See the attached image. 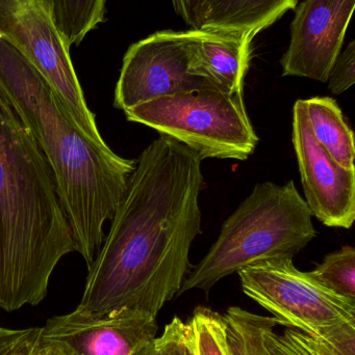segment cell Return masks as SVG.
<instances>
[{
  "label": "cell",
  "instance_id": "d6986e66",
  "mask_svg": "<svg viewBox=\"0 0 355 355\" xmlns=\"http://www.w3.org/2000/svg\"><path fill=\"white\" fill-rule=\"evenodd\" d=\"M190 323L193 329L196 355H229L224 315L198 306Z\"/></svg>",
  "mask_w": 355,
  "mask_h": 355
},
{
  "label": "cell",
  "instance_id": "44dd1931",
  "mask_svg": "<svg viewBox=\"0 0 355 355\" xmlns=\"http://www.w3.org/2000/svg\"><path fill=\"white\" fill-rule=\"evenodd\" d=\"M42 329H6L0 327V355H33L39 346Z\"/></svg>",
  "mask_w": 355,
  "mask_h": 355
},
{
  "label": "cell",
  "instance_id": "277c9868",
  "mask_svg": "<svg viewBox=\"0 0 355 355\" xmlns=\"http://www.w3.org/2000/svg\"><path fill=\"white\" fill-rule=\"evenodd\" d=\"M316 235L312 212L294 181L256 184L224 221L177 295L194 289L208 292L224 277L267 259L294 258Z\"/></svg>",
  "mask_w": 355,
  "mask_h": 355
},
{
  "label": "cell",
  "instance_id": "ba28073f",
  "mask_svg": "<svg viewBox=\"0 0 355 355\" xmlns=\"http://www.w3.org/2000/svg\"><path fill=\"white\" fill-rule=\"evenodd\" d=\"M188 31H163L133 44L123 58L114 106L140 104L201 89L206 81L190 73Z\"/></svg>",
  "mask_w": 355,
  "mask_h": 355
},
{
  "label": "cell",
  "instance_id": "9a60e30c",
  "mask_svg": "<svg viewBox=\"0 0 355 355\" xmlns=\"http://www.w3.org/2000/svg\"><path fill=\"white\" fill-rule=\"evenodd\" d=\"M269 327L263 339V355H355V323H344L321 335L289 327L276 334Z\"/></svg>",
  "mask_w": 355,
  "mask_h": 355
},
{
  "label": "cell",
  "instance_id": "7a4b0ae2",
  "mask_svg": "<svg viewBox=\"0 0 355 355\" xmlns=\"http://www.w3.org/2000/svg\"><path fill=\"white\" fill-rule=\"evenodd\" d=\"M0 94L47 160L76 252L91 266L120 204L135 160L98 146L77 126L39 71L0 37Z\"/></svg>",
  "mask_w": 355,
  "mask_h": 355
},
{
  "label": "cell",
  "instance_id": "3957f363",
  "mask_svg": "<svg viewBox=\"0 0 355 355\" xmlns=\"http://www.w3.org/2000/svg\"><path fill=\"white\" fill-rule=\"evenodd\" d=\"M73 252L51 168L0 94V309L39 304L54 269Z\"/></svg>",
  "mask_w": 355,
  "mask_h": 355
},
{
  "label": "cell",
  "instance_id": "ffe728a7",
  "mask_svg": "<svg viewBox=\"0 0 355 355\" xmlns=\"http://www.w3.org/2000/svg\"><path fill=\"white\" fill-rule=\"evenodd\" d=\"M156 341L160 355H196L193 329L190 321L183 322L175 317Z\"/></svg>",
  "mask_w": 355,
  "mask_h": 355
},
{
  "label": "cell",
  "instance_id": "603a6c76",
  "mask_svg": "<svg viewBox=\"0 0 355 355\" xmlns=\"http://www.w3.org/2000/svg\"><path fill=\"white\" fill-rule=\"evenodd\" d=\"M33 355H62L60 350L50 344H40Z\"/></svg>",
  "mask_w": 355,
  "mask_h": 355
},
{
  "label": "cell",
  "instance_id": "5bb4252c",
  "mask_svg": "<svg viewBox=\"0 0 355 355\" xmlns=\"http://www.w3.org/2000/svg\"><path fill=\"white\" fill-rule=\"evenodd\" d=\"M311 131L319 145L342 168L355 171L354 135L336 100L315 97L302 100Z\"/></svg>",
  "mask_w": 355,
  "mask_h": 355
},
{
  "label": "cell",
  "instance_id": "d4e9b609",
  "mask_svg": "<svg viewBox=\"0 0 355 355\" xmlns=\"http://www.w3.org/2000/svg\"><path fill=\"white\" fill-rule=\"evenodd\" d=\"M0 37H1V33H0Z\"/></svg>",
  "mask_w": 355,
  "mask_h": 355
},
{
  "label": "cell",
  "instance_id": "ac0fdd59",
  "mask_svg": "<svg viewBox=\"0 0 355 355\" xmlns=\"http://www.w3.org/2000/svg\"><path fill=\"white\" fill-rule=\"evenodd\" d=\"M310 275L327 289L355 300V248L345 245L331 252Z\"/></svg>",
  "mask_w": 355,
  "mask_h": 355
},
{
  "label": "cell",
  "instance_id": "9c48e42d",
  "mask_svg": "<svg viewBox=\"0 0 355 355\" xmlns=\"http://www.w3.org/2000/svg\"><path fill=\"white\" fill-rule=\"evenodd\" d=\"M292 139L313 216L327 227L350 229L355 219V171L339 166L315 139L302 100L294 104Z\"/></svg>",
  "mask_w": 355,
  "mask_h": 355
},
{
  "label": "cell",
  "instance_id": "e0dca14e",
  "mask_svg": "<svg viewBox=\"0 0 355 355\" xmlns=\"http://www.w3.org/2000/svg\"><path fill=\"white\" fill-rule=\"evenodd\" d=\"M229 355H263V339L269 327L281 324L274 317L252 314L233 306L224 315Z\"/></svg>",
  "mask_w": 355,
  "mask_h": 355
},
{
  "label": "cell",
  "instance_id": "52a82bcc",
  "mask_svg": "<svg viewBox=\"0 0 355 355\" xmlns=\"http://www.w3.org/2000/svg\"><path fill=\"white\" fill-rule=\"evenodd\" d=\"M242 289L281 325L321 335L355 323V300L327 289L310 272L296 268L292 257H275L240 270Z\"/></svg>",
  "mask_w": 355,
  "mask_h": 355
},
{
  "label": "cell",
  "instance_id": "7c38bea8",
  "mask_svg": "<svg viewBox=\"0 0 355 355\" xmlns=\"http://www.w3.org/2000/svg\"><path fill=\"white\" fill-rule=\"evenodd\" d=\"M193 31H216L254 39L274 24L297 0H171Z\"/></svg>",
  "mask_w": 355,
  "mask_h": 355
},
{
  "label": "cell",
  "instance_id": "8992f818",
  "mask_svg": "<svg viewBox=\"0 0 355 355\" xmlns=\"http://www.w3.org/2000/svg\"><path fill=\"white\" fill-rule=\"evenodd\" d=\"M0 33L45 78L81 131L98 146L102 139L88 107L70 56L47 0H0Z\"/></svg>",
  "mask_w": 355,
  "mask_h": 355
},
{
  "label": "cell",
  "instance_id": "cb8c5ba5",
  "mask_svg": "<svg viewBox=\"0 0 355 355\" xmlns=\"http://www.w3.org/2000/svg\"><path fill=\"white\" fill-rule=\"evenodd\" d=\"M133 355H160L158 354V345L156 341H152L151 343L142 347L141 349L135 352Z\"/></svg>",
  "mask_w": 355,
  "mask_h": 355
},
{
  "label": "cell",
  "instance_id": "30bf717a",
  "mask_svg": "<svg viewBox=\"0 0 355 355\" xmlns=\"http://www.w3.org/2000/svg\"><path fill=\"white\" fill-rule=\"evenodd\" d=\"M355 0H306L296 8L289 49L281 60L283 76L327 83L341 53Z\"/></svg>",
  "mask_w": 355,
  "mask_h": 355
},
{
  "label": "cell",
  "instance_id": "5b68a950",
  "mask_svg": "<svg viewBox=\"0 0 355 355\" xmlns=\"http://www.w3.org/2000/svg\"><path fill=\"white\" fill-rule=\"evenodd\" d=\"M124 114L129 122L176 139L201 160L244 162L258 143L243 95L227 93L208 83L197 91L158 98Z\"/></svg>",
  "mask_w": 355,
  "mask_h": 355
},
{
  "label": "cell",
  "instance_id": "2e32d148",
  "mask_svg": "<svg viewBox=\"0 0 355 355\" xmlns=\"http://www.w3.org/2000/svg\"><path fill=\"white\" fill-rule=\"evenodd\" d=\"M47 3L54 24L69 46L81 44L104 22L106 0H47Z\"/></svg>",
  "mask_w": 355,
  "mask_h": 355
},
{
  "label": "cell",
  "instance_id": "7402d4cb",
  "mask_svg": "<svg viewBox=\"0 0 355 355\" xmlns=\"http://www.w3.org/2000/svg\"><path fill=\"white\" fill-rule=\"evenodd\" d=\"M329 87L331 93L340 95L349 89L355 83V41L348 44L347 49L339 54L331 73Z\"/></svg>",
  "mask_w": 355,
  "mask_h": 355
},
{
  "label": "cell",
  "instance_id": "6da1fadb",
  "mask_svg": "<svg viewBox=\"0 0 355 355\" xmlns=\"http://www.w3.org/2000/svg\"><path fill=\"white\" fill-rule=\"evenodd\" d=\"M199 156L160 135L135 160L110 219L77 312L156 318L190 272V250L201 233Z\"/></svg>",
  "mask_w": 355,
  "mask_h": 355
},
{
  "label": "cell",
  "instance_id": "4fadbf2b",
  "mask_svg": "<svg viewBox=\"0 0 355 355\" xmlns=\"http://www.w3.org/2000/svg\"><path fill=\"white\" fill-rule=\"evenodd\" d=\"M188 35L190 73L227 93L243 95L252 39L193 29Z\"/></svg>",
  "mask_w": 355,
  "mask_h": 355
},
{
  "label": "cell",
  "instance_id": "8fae6325",
  "mask_svg": "<svg viewBox=\"0 0 355 355\" xmlns=\"http://www.w3.org/2000/svg\"><path fill=\"white\" fill-rule=\"evenodd\" d=\"M156 318L138 315L91 316L74 312L49 319L40 344L62 355H133L156 339Z\"/></svg>",
  "mask_w": 355,
  "mask_h": 355
}]
</instances>
